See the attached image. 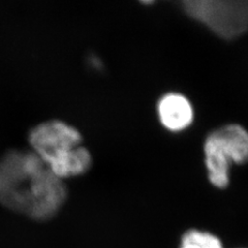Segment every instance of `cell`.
Returning a JSON list of instances; mask_svg holds the SVG:
<instances>
[{
	"label": "cell",
	"instance_id": "3957f363",
	"mask_svg": "<svg viewBox=\"0 0 248 248\" xmlns=\"http://www.w3.org/2000/svg\"><path fill=\"white\" fill-rule=\"evenodd\" d=\"M207 177L215 188L226 189L231 182V168L248 162V130L230 123L207 136L203 146Z\"/></svg>",
	"mask_w": 248,
	"mask_h": 248
},
{
	"label": "cell",
	"instance_id": "6da1fadb",
	"mask_svg": "<svg viewBox=\"0 0 248 248\" xmlns=\"http://www.w3.org/2000/svg\"><path fill=\"white\" fill-rule=\"evenodd\" d=\"M67 196L63 180L31 150H10L0 157V203L36 220L50 219Z\"/></svg>",
	"mask_w": 248,
	"mask_h": 248
},
{
	"label": "cell",
	"instance_id": "7a4b0ae2",
	"mask_svg": "<svg viewBox=\"0 0 248 248\" xmlns=\"http://www.w3.org/2000/svg\"><path fill=\"white\" fill-rule=\"evenodd\" d=\"M29 144L32 151L60 179L85 174L92 157L83 147L80 131L60 120L38 124L30 130Z\"/></svg>",
	"mask_w": 248,
	"mask_h": 248
},
{
	"label": "cell",
	"instance_id": "277c9868",
	"mask_svg": "<svg viewBox=\"0 0 248 248\" xmlns=\"http://www.w3.org/2000/svg\"><path fill=\"white\" fill-rule=\"evenodd\" d=\"M184 13L223 40L248 31V1H183Z\"/></svg>",
	"mask_w": 248,
	"mask_h": 248
},
{
	"label": "cell",
	"instance_id": "5b68a950",
	"mask_svg": "<svg viewBox=\"0 0 248 248\" xmlns=\"http://www.w3.org/2000/svg\"><path fill=\"white\" fill-rule=\"evenodd\" d=\"M156 112L160 125L170 133H182L195 120V108L190 99L181 92L170 91L161 95Z\"/></svg>",
	"mask_w": 248,
	"mask_h": 248
},
{
	"label": "cell",
	"instance_id": "8992f818",
	"mask_svg": "<svg viewBox=\"0 0 248 248\" xmlns=\"http://www.w3.org/2000/svg\"><path fill=\"white\" fill-rule=\"evenodd\" d=\"M179 248H224V246L221 240L212 232L190 229L182 235Z\"/></svg>",
	"mask_w": 248,
	"mask_h": 248
}]
</instances>
